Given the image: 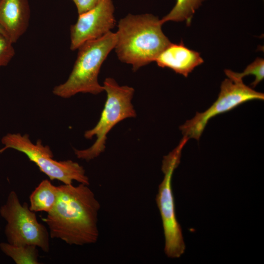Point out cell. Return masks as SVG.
<instances>
[{
  "label": "cell",
  "mask_w": 264,
  "mask_h": 264,
  "mask_svg": "<svg viewBox=\"0 0 264 264\" xmlns=\"http://www.w3.org/2000/svg\"><path fill=\"white\" fill-rule=\"evenodd\" d=\"M88 186L80 183L76 186L65 184L58 186L57 201L42 219L48 227L50 238L79 246L97 242L101 205Z\"/></svg>",
  "instance_id": "cell-1"
},
{
  "label": "cell",
  "mask_w": 264,
  "mask_h": 264,
  "mask_svg": "<svg viewBox=\"0 0 264 264\" xmlns=\"http://www.w3.org/2000/svg\"><path fill=\"white\" fill-rule=\"evenodd\" d=\"M161 20L151 14H128L121 19L114 47L119 60L134 71L155 61L171 43L162 30Z\"/></svg>",
  "instance_id": "cell-2"
},
{
  "label": "cell",
  "mask_w": 264,
  "mask_h": 264,
  "mask_svg": "<svg viewBox=\"0 0 264 264\" xmlns=\"http://www.w3.org/2000/svg\"><path fill=\"white\" fill-rule=\"evenodd\" d=\"M116 42V33L110 31L100 38L83 44L77 49V58L68 79L55 86L53 93L68 98L79 93L96 95L104 91L103 86L98 82V74Z\"/></svg>",
  "instance_id": "cell-3"
},
{
  "label": "cell",
  "mask_w": 264,
  "mask_h": 264,
  "mask_svg": "<svg viewBox=\"0 0 264 264\" xmlns=\"http://www.w3.org/2000/svg\"><path fill=\"white\" fill-rule=\"evenodd\" d=\"M103 86L107 93V99L100 119L93 128L84 133L87 139H91L96 136V139L88 148L74 149L78 158L87 161L97 157L104 151L107 135L115 125L124 119L136 116L132 103L134 92L133 88L120 86L110 77L106 78Z\"/></svg>",
  "instance_id": "cell-4"
},
{
  "label": "cell",
  "mask_w": 264,
  "mask_h": 264,
  "mask_svg": "<svg viewBox=\"0 0 264 264\" xmlns=\"http://www.w3.org/2000/svg\"><path fill=\"white\" fill-rule=\"evenodd\" d=\"M1 142L4 147L0 149V154L8 149L24 154L51 180H57L65 184H72L75 180L89 185V178L82 166L71 160H55L50 147L43 145L41 140L33 143L27 134L8 133L2 137Z\"/></svg>",
  "instance_id": "cell-5"
},
{
  "label": "cell",
  "mask_w": 264,
  "mask_h": 264,
  "mask_svg": "<svg viewBox=\"0 0 264 264\" xmlns=\"http://www.w3.org/2000/svg\"><path fill=\"white\" fill-rule=\"evenodd\" d=\"M186 143V140L182 139L172 152L164 156L162 165L164 177L159 185L155 198L162 222L164 252L169 258L180 257L185 250L181 227L176 217L172 179L174 171L180 162L181 150Z\"/></svg>",
  "instance_id": "cell-6"
},
{
  "label": "cell",
  "mask_w": 264,
  "mask_h": 264,
  "mask_svg": "<svg viewBox=\"0 0 264 264\" xmlns=\"http://www.w3.org/2000/svg\"><path fill=\"white\" fill-rule=\"evenodd\" d=\"M0 215L6 222L4 233L7 242L15 245H33L44 252L49 251V231L38 221L36 212L29 209L27 203H21L15 191L9 193L0 207Z\"/></svg>",
  "instance_id": "cell-7"
},
{
  "label": "cell",
  "mask_w": 264,
  "mask_h": 264,
  "mask_svg": "<svg viewBox=\"0 0 264 264\" xmlns=\"http://www.w3.org/2000/svg\"><path fill=\"white\" fill-rule=\"evenodd\" d=\"M227 76L228 78L222 82L218 98L213 104L205 111L197 112L192 119L180 127L184 137L198 140L210 119L247 101L264 100V93L245 85L242 79Z\"/></svg>",
  "instance_id": "cell-8"
},
{
  "label": "cell",
  "mask_w": 264,
  "mask_h": 264,
  "mask_svg": "<svg viewBox=\"0 0 264 264\" xmlns=\"http://www.w3.org/2000/svg\"><path fill=\"white\" fill-rule=\"evenodd\" d=\"M114 7L112 0H99L88 11L79 15L70 27L71 50L77 49L85 42L106 35L115 25Z\"/></svg>",
  "instance_id": "cell-9"
},
{
  "label": "cell",
  "mask_w": 264,
  "mask_h": 264,
  "mask_svg": "<svg viewBox=\"0 0 264 264\" xmlns=\"http://www.w3.org/2000/svg\"><path fill=\"white\" fill-rule=\"evenodd\" d=\"M30 18L28 0H0V26L12 44L26 31Z\"/></svg>",
  "instance_id": "cell-10"
},
{
  "label": "cell",
  "mask_w": 264,
  "mask_h": 264,
  "mask_svg": "<svg viewBox=\"0 0 264 264\" xmlns=\"http://www.w3.org/2000/svg\"><path fill=\"white\" fill-rule=\"evenodd\" d=\"M161 67H167L175 72L187 77L194 68L203 63L198 52L191 50L182 42L171 43L155 60Z\"/></svg>",
  "instance_id": "cell-11"
},
{
  "label": "cell",
  "mask_w": 264,
  "mask_h": 264,
  "mask_svg": "<svg viewBox=\"0 0 264 264\" xmlns=\"http://www.w3.org/2000/svg\"><path fill=\"white\" fill-rule=\"evenodd\" d=\"M58 187L48 179L43 180L29 196V209L35 212L50 211L58 197Z\"/></svg>",
  "instance_id": "cell-12"
},
{
  "label": "cell",
  "mask_w": 264,
  "mask_h": 264,
  "mask_svg": "<svg viewBox=\"0 0 264 264\" xmlns=\"http://www.w3.org/2000/svg\"><path fill=\"white\" fill-rule=\"evenodd\" d=\"M0 250L16 264H39L37 247L33 245H15L8 242L0 243Z\"/></svg>",
  "instance_id": "cell-13"
},
{
  "label": "cell",
  "mask_w": 264,
  "mask_h": 264,
  "mask_svg": "<svg viewBox=\"0 0 264 264\" xmlns=\"http://www.w3.org/2000/svg\"><path fill=\"white\" fill-rule=\"evenodd\" d=\"M205 0H176V3L171 11L160 20L163 24L169 21H185L190 24L196 10Z\"/></svg>",
  "instance_id": "cell-14"
},
{
  "label": "cell",
  "mask_w": 264,
  "mask_h": 264,
  "mask_svg": "<svg viewBox=\"0 0 264 264\" xmlns=\"http://www.w3.org/2000/svg\"><path fill=\"white\" fill-rule=\"evenodd\" d=\"M224 72L226 76L231 75L242 79L247 75H254L255 77V79L251 85L254 88L264 78V60L262 58H257L242 73L234 72L229 69H225Z\"/></svg>",
  "instance_id": "cell-15"
},
{
  "label": "cell",
  "mask_w": 264,
  "mask_h": 264,
  "mask_svg": "<svg viewBox=\"0 0 264 264\" xmlns=\"http://www.w3.org/2000/svg\"><path fill=\"white\" fill-rule=\"evenodd\" d=\"M12 44L4 35L0 34V68L6 66L15 54Z\"/></svg>",
  "instance_id": "cell-16"
},
{
  "label": "cell",
  "mask_w": 264,
  "mask_h": 264,
  "mask_svg": "<svg viewBox=\"0 0 264 264\" xmlns=\"http://www.w3.org/2000/svg\"><path fill=\"white\" fill-rule=\"evenodd\" d=\"M99 0H73L78 15L81 14L92 8Z\"/></svg>",
  "instance_id": "cell-17"
},
{
  "label": "cell",
  "mask_w": 264,
  "mask_h": 264,
  "mask_svg": "<svg viewBox=\"0 0 264 264\" xmlns=\"http://www.w3.org/2000/svg\"><path fill=\"white\" fill-rule=\"evenodd\" d=\"M0 34H2V35H4L6 37L5 32H4V30H3V29L1 28V27L0 26Z\"/></svg>",
  "instance_id": "cell-18"
},
{
  "label": "cell",
  "mask_w": 264,
  "mask_h": 264,
  "mask_svg": "<svg viewBox=\"0 0 264 264\" xmlns=\"http://www.w3.org/2000/svg\"><path fill=\"white\" fill-rule=\"evenodd\" d=\"M72 0V1H73V0Z\"/></svg>",
  "instance_id": "cell-19"
}]
</instances>
